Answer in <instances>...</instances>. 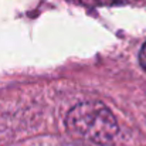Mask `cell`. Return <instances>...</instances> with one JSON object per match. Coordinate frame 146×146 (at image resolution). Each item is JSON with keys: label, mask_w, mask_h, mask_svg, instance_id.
I'll return each mask as SVG.
<instances>
[{"label": "cell", "mask_w": 146, "mask_h": 146, "mask_svg": "<svg viewBox=\"0 0 146 146\" xmlns=\"http://www.w3.org/2000/svg\"><path fill=\"white\" fill-rule=\"evenodd\" d=\"M65 125L72 135L99 145L113 141L119 131L113 113L97 101L81 102L71 108L65 118Z\"/></svg>", "instance_id": "obj_1"}, {"label": "cell", "mask_w": 146, "mask_h": 146, "mask_svg": "<svg viewBox=\"0 0 146 146\" xmlns=\"http://www.w3.org/2000/svg\"><path fill=\"white\" fill-rule=\"evenodd\" d=\"M74 3L88 6V7H99V6H118L122 4L123 0H71Z\"/></svg>", "instance_id": "obj_2"}, {"label": "cell", "mask_w": 146, "mask_h": 146, "mask_svg": "<svg viewBox=\"0 0 146 146\" xmlns=\"http://www.w3.org/2000/svg\"><path fill=\"white\" fill-rule=\"evenodd\" d=\"M139 60H141V64L143 67V70L146 71V43L143 44V47L141 50V54H139Z\"/></svg>", "instance_id": "obj_3"}]
</instances>
